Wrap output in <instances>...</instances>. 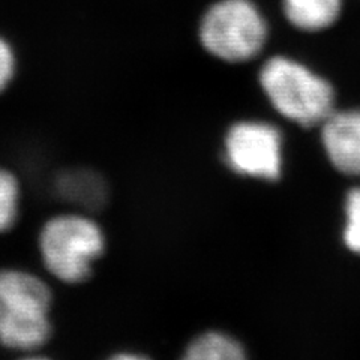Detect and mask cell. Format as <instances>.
<instances>
[{
    "label": "cell",
    "mask_w": 360,
    "mask_h": 360,
    "mask_svg": "<svg viewBox=\"0 0 360 360\" xmlns=\"http://www.w3.org/2000/svg\"><path fill=\"white\" fill-rule=\"evenodd\" d=\"M15 72V58L13 49L9 44L0 38V92L9 86L13 82V77Z\"/></svg>",
    "instance_id": "cell-12"
},
{
    "label": "cell",
    "mask_w": 360,
    "mask_h": 360,
    "mask_svg": "<svg viewBox=\"0 0 360 360\" xmlns=\"http://www.w3.org/2000/svg\"><path fill=\"white\" fill-rule=\"evenodd\" d=\"M105 239L99 225L83 215L51 218L39 234L45 269L66 284H78L92 274V264L104 252Z\"/></svg>",
    "instance_id": "cell-3"
},
{
    "label": "cell",
    "mask_w": 360,
    "mask_h": 360,
    "mask_svg": "<svg viewBox=\"0 0 360 360\" xmlns=\"http://www.w3.org/2000/svg\"><path fill=\"white\" fill-rule=\"evenodd\" d=\"M58 186L60 195L66 201L89 210L103 207L108 197L105 180L96 172L86 170V168L63 173Z\"/></svg>",
    "instance_id": "cell-7"
},
{
    "label": "cell",
    "mask_w": 360,
    "mask_h": 360,
    "mask_svg": "<svg viewBox=\"0 0 360 360\" xmlns=\"http://www.w3.org/2000/svg\"><path fill=\"white\" fill-rule=\"evenodd\" d=\"M185 357L189 360H239L245 357V353L242 345L233 338L210 332L191 342Z\"/></svg>",
    "instance_id": "cell-9"
},
{
    "label": "cell",
    "mask_w": 360,
    "mask_h": 360,
    "mask_svg": "<svg viewBox=\"0 0 360 360\" xmlns=\"http://www.w3.org/2000/svg\"><path fill=\"white\" fill-rule=\"evenodd\" d=\"M281 134L275 127L242 122L227 135V161L239 174L275 180L281 173Z\"/></svg>",
    "instance_id": "cell-5"
},
{
    "label": "cell",
    "mask_w": 360,
    "mask_h": 360,
    "mask_svg": "<svg viewBox=\"0 0 360 360\" xmlns=\"http://www.w3.org/2000/svg\"><path fill=\"white\" fill-rule=\"evenodd\" d=\"M321 125L324 149L335 168L360 176V110H333Z\"/></svg>",
    "instance_id": "cell-6"
},
{
    "label": "cell",
    "mask_w": 360,
    "mask_h": 360,
    "mask_svg": "<svg viewBox=\"0 0 360 360\" xmlns=\"http://www.w3.org/2000/svg\"><path fill=\"white\" fill-rule=\"evenodd\" d=\"M51 291L25 270H0V344L11 350L35 352L51 335Z\"/></svg>",
    "instance_id": "cell-1"
},
{
    "label": "cell",
    "mask_w": 360,
    "mask_h": 360,
    "mask_svg": "<svg viewBox=\"0 0 360 360\" xmlns=\"http://www.w3.org/2000/svg\"><path fill=\"white\" fill-rule=\"evenodd\" d=\"M267 27L250 0H222L202 18L200 38L207 51L227 62L254 58L266 42Z\"/></svg>",
    "instance_id": "cell-4"
},
{
    "label": "cell",
    "mask_w": 360,
    "mask_h": 360,
    "mask_svg": "<svg viewBox=\"0 0 360 360\" xmlns=\"http://www.w3.org/2000/svg\"><path fill=\"white\" fill-rule=\"evenodd\" d=\"M287 18L299 29L321 30L340 15L341 0H283Z\"/></svg>",
    "instance_id": "cell-8"
},
{
    "label": "cell",
    "mask_w": 360,
    "mask_h": 360,
    "mask_svg": "<svg viewBox=\"0 0 360 360\" xmlns=\"http://www.w3.org/2000/svg\"><path fill=\"white\" fill-rule=\"evenodd\" d=\"M20 186L15 176L0 168V233L13 227L18 213Z\"/></svg>",
    "instance_id": "cell-10"
},
{
    "label": "cell",
    "mask_w": 360,
    "mask_h": 360,
    "mask_svg": "<svg viewBox=\"0 0 360 360\" xmlns=\"http://www.w3.org/2000/svg\"><path fill=\"white\" fill-rule=\"evenodd\" d=\"M260 83L281 115L302 127L321 125L333 111L332 86L291 59H270L260 72Z\"/></svg>",
    "instance_id": "cell-2"
},
{
    "label": "cell",
    "mask_w": 360,
    "mask_h": 360,
    "mask_svg": "<svg viewBox=\"0 0 360 360\" xmlns=\"http://www.w3.org/2000/svg\"><path fill=\"white\" fill-rule=\"evenodd\" d=\"M347 227L344 231L345 245L360 254V188L350 191L347 197Z\"/></svg>",
    "instance_id": "cell-11"
}]
</instances>
